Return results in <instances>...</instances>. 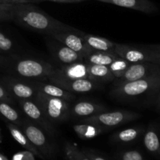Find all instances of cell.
Returning a JSON list of instances; mask_svg holds the SVG:
<instances>
[{
    "label": "cell",
    "mask_w": 160,
    "mask_h": 160,
    "mask_svg": "<svg viewBox=\"0 0 160 160\" xmlns=\"http://www.w3.org/2000/svg\"><path fill=\"white\" fill-rule=\"evenodd\" d=\"M0 116L7 121V123H13L20 128L22 124L21 117L19 112L11 106L10 103L0 100Z\"/></svg>",
    "instance_id": "cell-25"
},
{
    "label": "cell",
    "mask_w": 160,
    "mask_h": 160,
    "mask_svg": "<svg viewBox=\"0 0 160 160\" xmlns=\"http://www.w3.org/2000/svg\"><path fill=\"white\" fill-rule=\"evenodd\" d=\"M64 152L67 160H91L85 153L70 142H66Z\"/></svg>",
    "instance_id": "cell-27"
},
{
    "label": "cell",
    "mask_w": 160,
    "mask_h": 160,
    "mask_svg": "<svg viewBox=\"0 0 160 160\" xmlns=\"http://www.w3.org/2000/svg\"><path fill=\"white\" fill-rule=\"evenodd\" d=\"M143 143L148 152L160 157V134L157 130L149 127L144 134Z\"/></svg>",
    "instance_id": "cell-21"
},
{
    "label": "cell",
    "mask_w": 160,
    "mask_h": 160,
    "mask_svg": "<svg viewBox=\"0 0 160 160\" xmlns=\"http://www.w3.org/2000/svg\"><path fill=\"white\" fill-rule=\"evenodd\" d=\"M12 20L17 24L34 31L48 34L56 31H64L73 29L43 11L28 4L12 5Z\"/></svg>",
    "instance_id": "cell-1"
},
{
    "label": "cell",
    "mask_w": 160,
    "mask_h": 160,
    "mask_svg": "<svg viewBox=\"0 0 160 160\" xmlns=\"http://www.w3.org/2000/svg\"><path fill=\"white\" fill-rule=\"evenodd\" d=\"M84 153H85L86 156L89 158L91 160H109L106 159V157H104L103 156L100 155L99 153H98L97 152L94 151L92 149H84L82 150Z\"/></svg>",
    "instance_id": "cell-33"
},
{
    "label": "cell",
    "mask_w": 160,
    "mask_h": 160,
    "mask_svg": "<svg viewBox=\"0 0 160 160\" xmlns=\"http://www.w3.org/2000/svg\"><path fill=\"white\" fill-rule=\"evenodd\" d=\"M117 160H146L138 150H127L121 152L117 156Z\"/></svg>",
    "instance_id": "cell-28"
},
{
    "label": "cell",
    "mask_w": 160,
    "mask_h": 160,
    "mask_svg": "<svg viewBox=\"0 0 160 160\" xmlns=\"http://www.w3.org/2000/svg\"><path fill=\"white\" fill-rule=\"evenodd\" d=\"M23 113L28 117L30 121L35 123L44 131L50 134H55V128L51 122L46 118L38 105L32 99L17 100Z\"/></svg>",
    "instance_id": "cell-9"
},
{
    "label": "cell",
    "mask_w": 160,
    "mask_h": 160,
    "mask_svg": "<svg viewBox=\"0 0 160 160\" xmlns=\"http://www.w3.org/2000/svg\"><path fill=\"white\" fill-rule=\"evenodd\" d=\"M88 79L95 82H109L116 80L109 67L102 65L88 63Z\"/></svg>",
    "instance_id": "cell-20"
},
{
    "label": "cell",
    "mask_w": 160,
    "mask_h": 160,
    "mask_svg": "<svg viewBox=\"0 0 160 160\" xmlns=\"http://www.w3.org/2000/svg\"><path fill=\"white\" fill-rule=\"evenodd\" d=\"M1 1L5 4H13L12 0H1Z\"/></svg>",
    "instance_id": "cell-37"
},
{
    "label": "cell",
    "mask_w": 160,
    "mask_h": 160,
    "mask_svg": "<svg viewBox=\"0 0 160 160\" xmlns=\"http://www.w3.org/2000/svg\"><path fill=\"white\" fill-rule=\"evenodd\" d=\"M148 78H160V65L150 62L132 63L121 78L116 82H127Z\"/></svg>",
    "instance_id": "cell-8"
},
{
    "label": "cell",
    "mask_w": 160,
    "mask_h": 160,
    "mask_svg": "<svg viewBox=\"0 0 160 160\" xmlns=\"http://www.w3.org/2000/svg\"><path fill=\"white\" fill-rule=\"evenodd\" d=\"M117 57L118 56L114 51H93L84 57V62L88 64L109 67Z\"/></svg>",
    "instance_id": "cell-22"
},
{
    "label": "cell",
    "mask_w": 160,
    "mask_h": 160,
    "mask_svg": "<svg viewBox=\"0 0 160 160\" xmlns=\"http://www.w3.org/2000/svg\"><path fill=\"white\" fill-rule=\"evenodd\" d=\"M0 160H9L8 159L7 157H6L5 156H3V155L0 154Z\"/></svg>",
    "instance_id": "cell-38"
},
{
    "label": "cell",
    "mask_w": 160,
    "mask_h": 160,
    "mask_svg": "<svg viewBox=\"0 0 160 160\" xmlns=\"http://www.w3.org/2000/svg\"><path fill=\"white\" fill-rule=\"evenodd\" d=\"M73 130L78 137L84 140L95 138L104 131L100 127L86 123H79L73 125Z\"/></svg>",
    "instance_id": "cell-24"
},
{
    "label": "cell",
    "mask_w": 160,
    "mask_h": 160,
    "mask_svg": "<svg viewBox=\"0 0 160 160\" xmlns=\"http://www.w3.org/2000/svg\"><path fill=\"white\" fill-rule=\"evenodd\" d=\"M155 105H156V108L157 112H160V92L158 94V95L156 98V101H155Z\"/></svg>",
    "instance_id": "cell-35"
},
{
    "label": "cell",
    "mask_w": 160,
    "mask_h": 160,
    "mask_svg": "<svg viewBox=\"0 0 160 160\" xmlns=\"http://www.w3.org/2000/svg\"><path fill=\"white\" fill-rule=\"evenodd\" d=\"M140 117L141 114L129 110H116L112 112L104 111L92 117L83 118L81 123L96 125L106 131L135 120Z\"/></svg>",
    "instance_id": "cell-5"
},
{
    "label": "cell",
    "mask_w": 160,
    "mask_h": 160,
    "mask_svg": "<svg viewBox=\"0 0 160 160\" xmlns=\"http://www.w3.org/2000/svg\"><path fill=\"white\" fill-rule=\"evenodd\" d=\"M81 34L82 31L73 28L69 31L52 32L48 35L59 42V43L82 55L84 59V57L93 52V50L88 45Z\"/></svg>",
    "instance_id": "cell-7"
},
{
    "label": "cell",
    "mask_w": 160,
    "mask_h": 160,
    "mask_svg": "<svg viewBox=\"0 0 160 160\" xmlns=\"http://www.w3.org/2000/svg\"><path fill=\"white\" fill-rule=\"evenodd\" d=\"M83 0H76V2ZM102 2L109 3L128 9H134L145 13H154L158 12V7L149 0H95Z\"/></svg>",
    "instance_id": "cell-14"
},
{
    "label": "cell",
    "mask_w": 160,
    "mask_h": 160,
    "mask_svg": "<svg viewBox=\"0 0 160 160\" xmlns=\"http://www.w3.org/2000/svg\"><path fill=\"white\" fill-rule=\"evenodd\" d=\"M0 82L7 89L13 98L19 99H34L37 90L34 85L26 83L23 80L13 76L2 77Z\"/></svg>",
    "instance_id": "cell-10"
},
{
    "label": "cell",
    "mask_w": 160,
    "mask_h": 160,
    "mask_svg": "<svg viewBox=\"0 0 160 160\" xmlns=\"http://www.w3.org/2000/svg\"><path fill=\"white\" fill-rule=\"evenodd\" d=\"M34 155L31 152L22 151L20 152H17L12 156V160H35L34 159Z\"/></svg>",
    "instance_id": "cell-31"
},
{
    "label": "cell",
    "mask_w": 160,
    "mask_h": 160,
    "mask_svg": "<svg viewBox=\"0 0 160 160\" xmlns=\"http://www.w3.org/2000/svg\"><path fill=\"white\" fill-rule=\"evenodd\" d=\"M51 76H57L67 79H88V63L78 62L69 65H62L55 69Z\"/></svg>",
    "instance_id": "cell-12"
},
{
    "label": "cell",
    "mask_w": 160,
    "mask_h": 160,
    "mask_svg": "<svg viewBox=\"0 0 160 160\" xmlns=\"http://www.w3.org/2000/svg\"><path fill=\"white\" fill-rule=\"evenodd\" d=\"M0 4H5V3H3V2H2V1H1V0H0Z\"/></svg>",
    "instance_id": "cell-40"
},
{
    "label": "cell",
    "mask_w": 160,
    "mask_h": 160,
    "mask_svg": "<svg viewBox=\"0 0 160 160\" xmlns=\"http://www.w3.org/2000/svg\"><path fill=\"white\" fill-rule=\"evenodd\" d=\"M145 130L141 127L130 128L115 133L112 137V141L115 143L129 144L135 142L141 137Z\"/></svg>",
    "instance_id": "cell-23"
},
{
    "label": "cell",
    "mask_w": 160,
    "mask_h": 160,
    "mask_svg": "<svg viewBox=\"0 0 160 160\" xmlns=\"http://www.w3.org/2000/svg\"><path fill=\"white\" fill-rule=\"evenodd\" d=\"M34 100L52 123H61L70 117V106L69 102L66 100L48 96L38 91Z\"/></svg>",
    "instance_id": "cell-4"
},
{
    "label": "cell",
    "mask_w": 160,
    "mask_h": 160,
    "mask_svg": "<svg viewBox=\"0 0 160 160\" xmlns=\"http://www.w3.org/2000/svg\"><path fill=\"white\" fill-rule=\"evenodd\" d=\"M12 5L0 4V21L12 20Z\"/></svg>",
    "instance_id": "cell-30"
},
{
    "label": "cell",
    "mask_w": 160,
    "mask_h": 160,
    "mask_svg": "<svg viewBox=\"0 0 160 160\" xmlns=\"http://www.w3.org/2000/svg\"><path fill=\"white\" fill-rule=\"evenodd\" d=\"M147 48H150L152 50H154V51L160 52V45H148V46H146Z\"/></svg>",
    "instance_id": "cell-36"
},
{
    "label": "cell",
    "mask_w": 160,
    "mask_h": 160,
    "mask_svg": "<svg viewBox=\"0 0 160 160\" xmlns=\"http://www.w3.org/2000/svg\"><path fill=\"white\" fill-rule=\"evenodd\" d=\"M2 134H1V131H0V144L2 143Z\"/></svg>",
    "instance_id": "cell-39"
},
{
    "label": "cell",
    "mask_w": 160,
    "mask_h": 160,
    "mask_svg": "<svg viewBox=\"0 0 160 160\" xmlns=\"http://www.w3.org/2000/svg\"><path fill=\"white\" fill-rule=\"evenodd\" d=\"M6 125H7V128L8 129H9V133L11 134V136L13 138V139L17 142V143L20 144V145H21L22 147H23L26 150L32 152L35 156H38V157H39L40 159L45 160L44 156H42L40 153V152L33 145V144L30 142V140L28 138V137L25 135L24 133L22 131V130L20 129L18 126L11 123H7Z\"/></svg>",
    "instance_id": "cell-18"
},
{
    "label": "cell",
    "mask_w": 160,
    "mask_h": 160,
    "mask_svg": "<svg viewBox=\"0 0 160 160\" xmlns=\"http://www.w3.org/2000/svg\"><path fill=\"white\" fill-rule=\"evenodd\" d=\"M42 0H12L13 4H29L32 2H38Z\"/></svg>",
    "instance_id": "cell-34"
},
{
    "label": "cell",
    "mask_w": 160,
    "mask_h": 160,
    "mask_svg": "<svg viewBox=\"0 0 160 160\" xmlns=\"http://www.w3.org/2000/svg\"><path fill=\"white\" fill-rule=\"evenodd\" d=\"M30 142L40 152L45 159H50L56 152L55 147L47 138L43 130L30 120H23L20 127Z\"/></svg>",
    "instance_id": "cell-6"
},
{
    "label": "cell",
    "mask_w": 160,
    "mask_h": 160,
    "mask_svg": "<svg viewBox=\"0 0 160 160\" xmlns=\"http://www.w3.org/2000/svg\"><path fill=\"white\" fill-rule=\"evenodd\" d=\"M160 92V78H148L127 82H115L111 95L120 99L156 97Z\"/></svg>",
    "instance_id": "cell-3"
},
{
    "label": "cell",
    "mask_w": 160,
    "mask_h": 160,
    "mask_svg": "<svg viewBox=\"0 0 160 160\" xmlns=\"http://www.w3.org/2000/svg\"><path fill=\"white\" fill-rule=\"evenodd\" d=\"M113 51L117 56L131 64L147 61V50L145 47L139 48L128 45L116 43Z\"/></svg>",
    "instance_id": "cell-13"
},
{
    "label": "cell",
    "mask_w": 160,
    "mask_h": 160,
    "mask_svg": "<svg viewBox=\"0 0 160 160\" xmlns=\"http://www.w3.org/2000/svg\"><path fill=\"white\" fill-rule=\"evenodd\" d=\"M131 64L129 62L118 56L108 67L116 79H118L124 74Z\"/></svg>",
    "instance_id": "cell-26"
},
{
    "label": "cell",
    "mask_w": 160,
    "mask_h": 160,
    "mask_svg": "<svg viewBox=\"0 0 160 160\" xmlns=\"http://www.w3.org/2000/svg\"><path fill=\"white\" fill-rule=\"evenodd\" d=\"M0 100L9 102L10 104L13 103V98L1 82H0Z\"/></svg>",
    "instance_id": "cell-32"
},
{
    "label": "cell",
    "mask_w": 160,
    "mask_h": 160,
    "mask_svg": "<svg viewBox=\"0 0 160 160\" xmlns=\"http://www.w3.org/2000/svg\"><path fill=\"white\" fill-rule=\"evenodd\" d=\"M34 86L35 87L36 90L45 94V95H48V96L62 98L67 102L72 101L75 98L72 92L64 90L62 88L51 84V83H44L39 81V82L35 83Z\"/></svg>",
    "instance_id": "cell-17"
},
{
    "label": "cell",
    "mask_w": 160,
    "mask_h": 160,
    "mask_svg": "<svg viewBox=\"0 0 160 160\" xmlns=\"http://www.w3.org/2000/svg\"><path fill=\"white\" fill-rule=\"evenodd\" d=\"M47 81L72 93H87L97 88V82L90 79H67L61 77L50 76Z\"/></svg>",
    "instance_id": "cell-11"
},
{
    "label": "cell",
    "mask_w": 160,
    "mask_h": 160,
    "mask_svg": "<svg viewBox=\"0 0 160 160\" xmlns=\"http://www.w3.org/2000/svg\"><path fill=\"white\" fill-rule=\"evenodd\" d=\"M83 38L86 42L89 47L93 51H113L116 43L100 36L93 35V34H85L82 32L81 34Z\"/></svg>",
    "instance_id": "cell-19"
},
{
    "label": "cell",
    "mask_w": 160,
    "mask_h": 160,
    "mask_svg": "<svg viewBox=\"0 0 160 160\" xmlns=\"http://www.w3.org/2000/svg\"><path fill=\"white\" fill-rule=\"evenodd\" d=\"M104 111H106V107L102 105L88 101H81L75 103L70 107V117L87 118Z\"/></svg>",
    "instance_id": "cell-16"
},
{
    "label": "cell",
    "mask_w": 160,
    "mask_h": 160,
    "mask_svg": "<svg viewBox=\"0 0 160 160\" xmlns=\"http://www.w3.org/2000/svg\"><path fill=\"white\" fill-rule=\"evenodd\" d=\"M0 69L15 78L25 79H46L55 70L52 65L34 59H14L0 55Z\"/></svg>",
    "instance_id": "cell-2"
},
{
    "label": "cell",
    "mask_w": 160,
    "mask_h": 160,
    "mask_svg": "<svg viewBox=\"0 0 160 160\" xmlns=\"http://www.w3.org/2000/svg\"><path fill=\"white\" fill-rule=\"evenodd\" d=\"M13 42L9 37L0 32V52H9L13 50Z\"/></svg>",
    "instance_id": "cell-29"
},
{
    "label": "cell",
    "mask_w": 160,
    "mask_h": 160,
    "mask_svg": "<svg viewBox=\"0 0 160 160\" xmlns=\"http://www.w3.org/2000/svg\"><path fill=\"white\" fill-rule=\"evenodd\" d=\"M50 50L54 56L62 65H69L78 62H84V56L66 45L59 43V45H52L50 46Z\"/></svg>",
    "instance_id": "cell-15"
}]
</instances>
